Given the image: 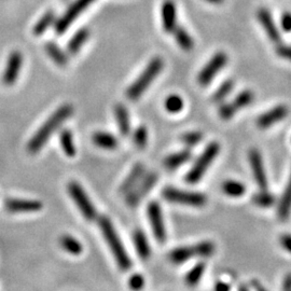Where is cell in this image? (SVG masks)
I'll return each instance as SVG.
<instances>
[{"label":"cell","mask_w":291,"mask_h":291,"mask_svg":"<svg viewBox=\"0 0 291 291\" xmlns=\"http://www.w3.org/2000/svg\"><path fill=\"white\" fill-rule=\"evenodd\" d=\"M74 113V107L70 104H65L58 107L54 113H52L49 119L44 122L41 127L38 129L27 143V150L32 155L39 152L44 144L49 141L53 133H55L58 127L67 119H69Z\"/></svg>","instance_id":"cell-1"},{"label":"cell","mask_w":291,"mask_h":291,"mask_svg":"<svg viewBox=\"0 0 291 291\" xmlns=\"http://www.w3.org/2000/svg\"><path fill=\"white\" fill-rule=\"evenodd\" d=\"M98 226L101 228L104 239L107 244H108L119 267L122 271H128L132 267V261L131 259H129L124 245L122 244L111 220L108 217L103 216L98 219Z\"/></svg>","instance_id":"cell-2"},{"label":"cell","mask_w":291,"mask_h":291,"mask_svg":"<svg viewBox=\"0 0 291 291\" xmlns=\"http://www.w3.org/2000/svg\"><path fill=\"white\" fill-rule=\"evenodd\" d=\"M163 66V59L159 56L153 57L150 60L141 75L126 90V97L129 101H137V99L142 96L144 91L151 86V83L156 80L157 77L162 71Z\"/></svg>","instance_id":"cell-3"},{"label":"cell","mask_w":291,"mask_h":291,"mask_svg":"<svg viewBox=\"0 0 291 291\" xmlns=\"http://www.w3.org/2000/svg\"><path fill=\"white\" fill-rule=\"evenodd\" d=\"M215 252V244L210 241L197 243L191 246L178 247L173 249L168 258L175 264L185 263L193 258H207Z\"/></svg>","instance_id":"cell-4"},{"label":"cell","mask_w":291,"mask_h":291,"mask_svg":"<svg viewBox=\"0 0 291 291\" xmlns=\"http://www.w3.org/2000/svg\"><path fill=\"white\" fill-rule=\"evenodd\" d=\"M220 152V144L216 141H212L206 146V148L202 152V155L197 158L194 165L186 175V182L190 185H195L200 181L205 175L207 168L211 165L213 160L217 158Z\"/></svg>","instance_id":"cell-5"},{"label":"cell","mask_w":291,"mask_h":291,"mask_svg":"<svg viewBox=\"0 0 291 291\" xmlns=\"http://www.w3.org/2000/svg\"><path fill=\"white\" fill-rule=\"evenodd\" d=\"M162 196L168 202L192 206V207H203L207 203V197L204 193L180 190L173 187L165 188L162 191Z\"/></svg>","instance_id":"cell-6"},{"label":"cell","mask_w":291,"mask_h":291,"mask_svg":"<svg viewBox=\"0 0 291 291\" xmlns=\"http://www.w3.org/2000/svg\"><path fill=\"white\" fill-rule=\"evenodd\" d=\"M67 191L84 218L89 221H93L97 218V211L93 203L78 182L70 181L67 186Z\"/></svg>","instance_id":"cell-7"},{"label":"cell","mask_w":291,"mask_h":291,"mask_svg":"<svg viewBox=\"0 0 291 291\" xmlns=\"http://www.w3.org/2000/svg\"><path fill=\"white\" fill-rule=\"evenodd\" d=\"M157 181H158V175L153 172L142 176V178L139 180V182L127 193L125 202L128 207L132 208L137 207V206L141 203L143 198L147 196V194L152 190V188L156 186Z\"/></svg>","instance_id":"cell-8"},{"label":"cell","mask_w":291,"mask_h":291,"mask_svg":"<svg viewBox=\"0 0 291 291\" xmlns=\"http://www.w3.org/2000/svg\"><path fill=\"white\" fill-rule=\"evenodd\" d=\"M228 63V55L225 52H218L213 55L209 62L204 66L203 69L197 76V82L201 87H207L215 79L218 72H220Z\"/></svg>","instance_id":"cell-9"},{"label":"cell","mask_w":291,"mask_h":291,"mask_svg":"<svg viewBox=\"0 0 291 291\" xmlns=\"http://www.w3.org/2000/svg\"><path fill=\"white\" fill-rule=\"evenodd\" d=\"M147 216L150 221V225L152 228L153 235H155L156 240L163 244L166 242V229L164 225V219L162 215V209L158 202L152 201L147 206Z\"/></svg>","instance_id":"cell-10"},{"label":"cell","mask_w":291,"mask_h":291,"mask_svg":"<svg viewBox=\"0 0 291 291\" xmlns=\"http://www.w3.org/2000/svg\"><path fill=\"white\" fill-rule=\"evenodd\" d=\"M95 0H76V2L68 8L64 15L60 18L55 24V32L57 35H63L71 25V23L79 17V15L93 4Z\"/></svg>","instance_id":"cell-11"},{"label":"cell","mask_w":291,"mask_h":291,"mask_svg":"<svg viewBox=\"0 0 291 291\" xmlns=\"http://www.w3.org/2000/svg\"><path fill=\"white\" fill-rule=\"evenodd\" d=\"M23 66V55L19 51H14L9 55L4 71L3 81L6 86H13L18 80Z\"/></svg>","instance_id":"cell-12"},{"label":"cell","mask_w":291,"mask_h":291,"mask_svg":"<svg viewBox=\"0 0 291 291\" xmlns=\"http://www.w3.org/2000/svg\"><path fill=\"white\" fill-rule=\"evenodd\" d=\"M249 163L252 174H254L257 185L261 190L267 188V179L265 174V168L263 165V160L260 152L257 149H252L249 151Z\"/></svg>","instance_id":"cell-13"},{"label":"cell","mask_w":291,"mask_h":291,"mask_svg":"<svg viewBox=\"0 0 291 291\" xmlns=\"http://www.w3.org/2000/svg\"><path fill=\"white\" fill-rule=\"evenodd\" d=\"M288 107L285 105H278L274 108L267 110L266 112L262 113L257 120V125L260 128H267L277 122L284 120L288 116Z\"/></svg>","instance_id":"cell-14"},{"label":"cell","mask_w":291,"mask_h":291,"mask_svg":"<svg viewBox=\"0 0 291 291\" xmlns=\"http://www.w3.org/2000/svg\"><path fill=\"white\" fill-rule=\"evenodd\" d=\"M6 208L11 212H34L42 209L40 201L22 200V198H9L6 201Z\"/></svg>","instance_id":"cell-15"},{"label":"cell","mask_w":291,"mask_h":291,"mask_svg":"<svg viewBox=\"0 0 291 291\" xmlns=\"http://www.w3.org/2000/svg\"><path fill=\"white\" fill-rule=\"evenodd\" d=\"M161 15H162L163 29L167 34H172L177 27V9L173 0H165L163 3Z\"/></svg>","instance_id":"cell-16"},{"label":"cell","mask_w":291,"mask_h":291,"mask_svg":"<svg viewBox=\"0 0 291 291\" xmlns=\"http://www.w3.org/2000/svg\"><path fill=\"white\" fill-rule=\"evenodd\" d=\"M258 20L260 24L264 28L266 35L269 36L270 39L273 42L278 43L280 41V35L278 33V29L275 26V23L273 21V18L271 13L266 9H260L258 11Z\"/></svg>","instance_id":"cell-17"},{"label":"cell","mask_w":291,"mask_h":291,"mask_svg":"<svg viewBox=\"0 0 291 291\" xmlns=\"http://www.w3.org/2000/svg\"><path fill=\"white\" fill-rule=\"evenodd\" d=\"M143 173H144V166L141 163H136L132 167L131 172L128 173V175L126 176L123 182L121 183L120 193L127 194L129 191H131L142 178Z\"/></svg>","instance_id":"cell-18"},{"label":"cell","mask_w":291,"mask_h":291,"mask_svg":"<svg viewBox=\"0 0 291 291\" xmlns=\"http://www.w3.org/2000/svg\"><path fill=\"white\" fill-rule=\"evenodd\" d=\"M133 241L137 255L141 260H147L151 256L150 244L144 233L139 229H136L133 233Z\"/></svg>","instance_id":"cell-19"},{"label":"cell","mask_w":291,"mask_h":291,"mask_svg":"<svg viewBox=\"0 0 291 291\" xmlns=\"http://www.w3.org/2000/svg\"><path fill=\"white\" fill-rule=\"evenodd\" d=\"M114 116H116L121 135L127 136L131 132V122H129V114L126 107L122 104L116 105V107H114Z\"/></svg>","instance_id":"cell-20"},{"label":"cell","mask_w":291,"mask_h":291,"mask_svg":"<svg viewBox=\"0 0 291 291\" xmlns=\"http://www.w3.org/2000/svg\"><path fill=\"white\" fill-rule=\"evenodd\" d=\"M191 157H192V153H191L189 149L172 153V155L165 158L164 166L168 168V170H176V168H178L181 165L186 164L191 159Z\"/></svg>","instance_id":"cell-21"},{"label":"cell","mask_w":291,"mask_h":291,"mask_svg":"<svg viewBox=\"0 0 291 291\" xmlns=\"http://www.w3.org/2000/svg\"><path fill=\"white\" fill-rule=\"evenodd\" d=\"M92 140H93L94 144L97 146V147L107 150L117 149L119 144V140L117 137L107 132L94 133L93 137H92Z\"/></svg>","instance_id":"cell-22"},{"label":"cell","mask_w":291,"mask_h":291,"mask_svg":"<svg viewBox=\"0 0 291 291\" xmlns=\"http://www.w3.org/2000/svg\"><path fill=\"white\" fill-rule=\"evenodd\" d=\"M90 37V32L87 28H82L78 30L74 36L71 39L69 40L67 44V51L70 53L71 55L77 54L80 51V49L83 47L84 43L87 42Z\"/></svg>","instance_id":"cell-23"},{"label":"cell","mask_w":291,"mask_h":291,"mask_svg":"<svg viewBox=\"0 0 291 291\" xmlns=\"http://www.w3.org/2000/svg\"><path fill=\"white\" fill-rule=\"evenodd\" d=\"M172 34H174L176 42L178 43V45L183 51L190 52L191 50H193L194 40L185 28L177 26L174 29V32Z\"/></svg>","instance_id":"cell-24"},{"label":"cell","mask_w":291,"mask_h":291,"mask_svg":"<svg viewBox=\"0 0 291 291\" xmlns=\"http://www.w3.org/2000/svg\"><path fill=\"white\" fill-rule=\"evenodd\" d=\"M278 217L281 220H286L290 216L291 212V175L288 181V185L282 193L281 200L278 205Z\"/></svg>","instance_id":"cell-25"},{"label":"cell","mask_w":291,"mask_h":291,"mask_svg":"<svg viewBox=\"0 0 291 291\" xmlns=\"http://www.w3.org/2000/svg\"><path fill=\"white\" fill-rule=\"evenodd\" d=\"M59 245L66 252L74 256H79L83 251L82 244L78 240H76L71 235L60 236Z\"/></svg>","instance_id":"cell-26"},{"label":"cell","mask_w":291,"mask_h":291,"mask_svg":"<svg viewBox=\"0 0 291 291\" xmlns=\"http://www.w3.org/2000/svg\"><path fill=\"white\" fill-rule=\"evenodd\" d=\"M45 52L48 53V55L50 56V58L54 62L55 64H57L58 66H65L68 62V58L66 53L60 49L58 45L54 42H48L45 44Z\"/></svg>","instance_id":"cell-27"},{"label":"cell","mask_w":291,"mask_h":291,"mask_svg":"<svg viewBox=\"0 0 291 291\" xmlns=\"http://www.w3.org/2000/svg\"><path fill=\"white\" fill-rule=\"evenodd\" d=\"M59 143L67 157L74 158L76 156L77 150L74 141V135L69 129H63V131L59 133Z\"/></svg>","instance_id":"cell-28"},{"label":"cell","mask_w":291,"mask_h":291,"mask_svg":"<svg viewBox=\"0 0 291 291\" xmlns=\"http://www.w3.org/2000/svg\"><path fill=\"white\" fill-rule=\"evenodd\" d=\"M55 21V12L54 11H48L45 12L41 19L36 23V25L33 28V33L35 36H41L45 33V30H48Z\"/></svg>","instance_id":"cell-29"},{"label":"cell","mask_w":291,"mask_h":291,"mask_svg":"<svg viewBox=\"0 0 291 291\" xmlns=\"http://www.w3.org/2000/svg\"><path fill=\"white\" fill-rule=\"evenodd\" d=\"M222 191L231 197H241L246 193V187L242 182L236 180H227L222 183Z\"/></svg>","instance_id":"cell-30"},{"label":"cell","mask_w":291,"mask_h":291,"mask_svg":"<svg viewBox=\"0 0 291 291\" xmlns=\"http://www.w3.org/2000/svg\"><path fill=\"white\" fill-rule=\"evenodd\" d=\"M205 269H206V265L204 262H200V263H197L196 265H194L192 269H191L187 273L186 277H185L187 285L190 287L196 286L198 282H200V280L202 279Z\"/></svg>","instance_id":"cell-31"},{"label":"cell","mask_w":291,"mask_h":291,"mask_svg":"<svg viewBox=\"0 0 291 291\" xmlns=\"http://www.w3.org/2000/svg\"><path fill=\"white\" fill-rule=\"evenodd\" d=\"M254 98H255L254 93L249 90H246L241 92V93L230 104H231L232 108L235 110V112H237L240 109H243L245 107L249 106L252 102H254Z\"/></svg>","instance_id":"cell-32"},{"label":"cell","mask_w":291,"mask_h":291,"mask_svg":"<svg viewBox=\"0 0 291 291\" xmlns=\"http://www.w3.org/2000/svg\"><path fill=\"white\" fill-rule=\"evenodd\" d=\"M164 107L167 112L170 113H179L182 111L183 107H185V102L179 95H170L164 103Z\"/></svg>","instance_id":"cell-33"},{"label":"cell","mask_w":291,"mask_h":291,"mask_svg":"<svg viewBox=\"0 0 291 291\" xmlns=\"http://www.w3.org/2000/svg\"><path fill=\"white\" fill-rule=\"evenodd\" d=\"M252 202H254L257 206H259V207L267 208L274 205L275 197L273 196V194L267 192L265 189V190H261L259 193L255 194L254 197H252Z\"/></svg>","instance_id":"cell-34"},{"label":"cell","mask_w":291,"mask_h":291,"mask_svg":"<svg viewBox=\"0 0 291 291\" xmlns=\"http://www.w3.org/2000/svg\"><path fill=\"white\" fill-rule=\"evenodd\" d=\"M233 87H234V82L232 80L225 81L215 91V93L212 94V101L215 103L221 102L222 99H225L230 93H231V91L233 90Z\"/></svg>","instance_id":"cell-35"},{"label":"cell","mask_w":291,"mask_h":291,"mask_svg":"<svg viewBox=\"0 0 291 291\" xmlns=\"http://www.w3.org/2000/svg\"><path fill=\"white\" fill-rule=\"evenodd\" d=\"M133 140L137 148L143 149L148 142V131L143 125H140L135 129L133 134Z\"/></svg>","instance_id":"cell-36"},{"label":"cell","mask_w":291,"mask_h":291,"mask_svg":"<svg viewBox=\"0 0 291 291\" xmlns=\"http://www.w3.org/2000/svg\"><path fill=\"white\" fill-rule=\"evenodd\" d=\"M181 140L188 147H195L203 140V134L200 132H188L182 135Z\"/></svg>","instance_id":"cell-37"},{"label":"cell","mask_w":291,"mask_h":291,"mask_svg":"<svg viewBox=\"0 0 291 291\" xmlns=\"http://www.w3.org/2000/svg\"><path fill=\"white\" fill-rule=\"evenodd\" d=\"M128 285L133 290H139L144 285V279L140 274H134L128 280Z\"/></svg>","instance_id":"cell-38"},{"label":"cell","mask_w":291,"mask_h":291,"mask_svg":"<svg viewBox=\"0 0 291 291\" xmlns=\"http://www.w3.org/2000/svg\"><path fill=\"white\" fill-rule=\"evenodd\" d=\"M276 53L281 58L291 60V45H278L276 48Z\"/></svg>","instance_id":"cell-39"},{"label":"cell","mask_w":291,"mask_h":291,"mask_svg":"<svg viewBox=\"0 0 291 291\" xmlns=\"http://www.w3.org/2000/svg\"><path fill=\"white\" fill-rule=\"evenodd\" d=\"M281 27L287 33L291 32V14L290 13H285L284 15H282Z\"/></svg>","instance_id":"cell-40"},{"label":"cell","mask_w":291,"mask_h":291,"mask_svg":"<svg viewBox=\"0 0 291 291\" xmlns=\"http://www.w3.org/2000/svg\"><path fill=\"white\" fill-rule=\"evenodd\" d=\"M280 244L284 247L285 250L291 254V235L290 234H284L280 237Z\"/></svg>","instance_id":"cell-41"},{"label":"cell","mask_w":291,"mask_h":291,"mask_svg":"<svg viewBox=\"0 0 291 291\" xmlns=\"http://www.w3.org/2000/svg\"><path fill=\"white\" fill-rule=\"evenodd\" d=\"M230 287L227 282H224V281H218L217 284L215 285V289L216 290H219V291H228L230 290Z\"/></svg>","instance_id":"cell-42"},{"label":"cell","mask_w":291,"mask_h":291,"mask_svg":"<svg viewBox=\"0 0 291 291\" xmlns=\"http://www.w3.org/2000/svg\"><path fill=\"white\" fill-rule=\"evenodd\" d=\"M284 290H291V273L288 274L284 279V285H282Z\"/></svg>","instance_id":"cell-43"},{"label":"cell","mask_w":291,"mask_h":291,"mask_svg":"<svg viewBox=\"0 0 291 291\" xmlns=\"http://www.w3.org/2000/svg\"><path fill=\"white\" fill-rule=\"evenodd\" d=\"M206 2H208L210 4H215V5H218V4H221L224 0H206Z\"/></svg>","instance_id":"cell-44"}]
</instances>
